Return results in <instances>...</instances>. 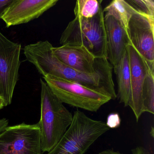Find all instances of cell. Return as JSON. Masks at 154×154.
Masks as SVG:
<instances>
[{"label":"cell","instance_id":"obj_1","mask_svg":"<svg viewBox=\"0 0 154 154\" xmlns=\"http://www.w3.org/2000/svg\"><path fill=\"white\" fill-rule=\"evenodd\" d=\"M52 44L48 41H39L23 48L26 60L35 66L43 77L54 76L77 83L100 91L111 98H117L112 77L113 67L93 74L81 72L61 62L54 54Z\"/></svg>","mask_w":154,"mask_h":154},{"label":"cell","instance_id":"obj_2","mask_svg":"<svg viewBox=\"0 0 154 154\" xmlns=\"http://www.w3.org/2000/svg\"><path fill=\"white\" fill-rule=\"evenodd\" d=\"M41 115L38 122L43 152L51 151L72 123L73 115L40 78Z\"/></svg>","mask_w":154,"mask_h":154},{"label":"cell","instance_id":"obj_3","mask_svg":"<svg viewBox=\"0 0 154 154\" xmlns=\"http://www.w3.org/2000/svg\"><path fill=\"white\" fill-rule=\"evenodd\" d=\"M62 45L85 47L96 57L107 58V44L102 8L89 18L75 17L61 35Z\"/></svg>","mask_w":154,"mask_h":154},{"label":"cell","instance_id":"obj_4","mask_svg":"<svg viewBox=\"0 0 154 154\" xmlns=\"http://www.w3.org/2000/svg\"><path fill=\"white\" fill-rule=\"evenodd\" d=\"M109 129L105 122L93 119L77 109L74 112L72 123L65 133L46 154H85Z\"/></svg>","mask_w":154,"mask_h":154},{"label":"cell","instance_id":"obj_5","mask_svg":"<svg viewBox=\"0 0 154 154\" xmlns=\"http://www.w3.org/2000/svg\"><path fill=\"white\" fill-rule=\"evenodd\" d=\"M43 78L61 102L72 107L96 112L112 100L109 96L100 91L77 83L50 75Z\"/></svg>","mask_w":154,"mask_h":154},{"label":"cell","instance_id":"obj_6","mask_svg":"<svg viewBox=\"0 0 154 154\" xmlns=\"http://www.w3.org/2000/svg\"><path fill=\"white\" fill-rule=\"evenodd\" d=\"M38 124L8 126L0 132V154H43Z\"/></svg>","mask_w":154,"mask_h":154},{"label":"cell","instance_id":"obj_7","mask_svg":"<svg viewBox=\"0 0 154 154\" xmlns=\"http://www.w3.org/2000/svg\"><path fill=\"white\" fill-rule=\"evenodd\" d=\"M21 45L8 39L0 31V97L5 107L11 104L19 80Z\"/></svg>","mask_w":154,"mask_h":154},{"label":"cell","instance_id":"obj_8","mask_svg":"<svg viewBox=\"0 0 154 154\" xmlns=\"http://www.w3.org/2000/svg\"><path fill=\"white\" fill-rule=\"evenodd\" d=\"M128 33L131 45L154 72V19L137 12L129 21Z\"/></svg>","mask_w":154,"mask_h":154},{"label":"cell","instance_id":"obj_9","mask_svg":"<svg viewBox=\"0 0 154 154\" xmlns=\"http://www.w3.org/2000/svg\"><path fill=\"white\" fill-rule=\"evenodd\" d=\"M52 51L65 64L84 73L100 72L112 67L107 58L95 57L83 46L53 47Z\"/></svg>","mask_w":154,"mask_h":154},{"label":"cell","instance_id":"obj_10","mask_svg":"<svg viewBox=\"0 0 154 154\" xmlns=\"http://www.w3.org/2000/svg\"><path fill=\"white\" fill-rule=\"evenodd\" d=\"M58 0H13L1 19L6 27L26 24L39 18L56 5Z\"/></svg>","mask_w":154,"mask_h":154},{"label":"cell","instance_id":"obj_11","mask_svg":"<svg viewBox=\"0 0 154 154\" xmlns=\"http://www.w3.org/2000/svg\"><path fill=\"white\" fill-rule=\"evenodd\" d=\"M130 68L131 99L128 106L133 111L137 122L143 112L142 88L149 67L143 57L131 45L127 46Z\"/></svg>","mask_w":154,"mask_h":154},{"label":"cell","instance_id":"obj_12","mask_svg":"<svg viewBox=\"0 0 154 154\" xmlns=\"http://www.w3.org/2000/svg\"><path fill=\"white\" fill-rule=\"evenodd\" d=\"M108 61L113 70L118 66L127 46L131 45L126 29L111 16H104Z\"/></svg>","mask_w":154,"mask_h":154},{"label":"cell","instance_id":"obj_13","mask_svg":"<svg viewBox=\"0 0 154 154\" xmlns=\"http://www.w3.org/2000/svg\"><path fill=\"white\" fill-rule=\"evenodd\" d=\"M118 82L117 98L125 107L128 106L131 99V81L128 54L126 48L118 66L114 70Z\"/></svg>","mask_w":154,"mask_h":154},{"label":"cell","instance_id":"obj_14","mask_svg":"<svg viewBox=\"0 0 154 154\" xmlns=\"http://www.w3.org/2000/svg\"><path fill=\"white\" fill-rule=\"evenodd\" d=\"M103 11L104 16H111L118 20L127 32L131 18L137 12L125 0H113L103 9Z\"/></svg>","mask_w":154,"mask_h":154},{"label":"cell","instance_id":"obj_15","mask_svg":"<svg viewBox=\"0 0 154 154\" xmlns=\"http://www.w3.org/2000/svg\"><path fill=\"white\" fill-rule=\"evenodd\" d=\"M143 112L154 114V72L149 69L142 88Z\"/></svg>","mask_w":154,"mask_h":154},{"label":"cell","instance_id":"obj_16","mask_svg":"<svg viewBox=\"0 0 154 154\" xmlns=\"http://www.w3.org/2000/svg\"><path fill=\"white\" fill-rule=\"evenodd\" d=\"M102 1L78 0L74 10L75 17L89 18L95 16L102 8Z\"/></svg>","mask_w":154,"mask_h":154},{"label":"cell","instance_id":"obj_17","mask_svg":"<svg viewBox=\"0 0 154 154\" xmlns=\"http://www.w3.org/2000/svg\"><path fill=\"white\" fill-rule=\"evenodd\" d=\"M126 1L140 14L154 19V1L153 0H127Z\"/></svg>","mask_w":154,"mask_h":154},{"label":"cell","instance_id":"obj_18","mask_svg":"<svg viewBox=\"0 0 154 154\" xmlns=\"http://www.w3.org/2000/svg\"><path fill=\"white\" fill-rule=\"evenodd\" d=\"M121 123L120 116L118 112H112L107 116L106 124L109 129L118 128Z\"/></svg>","mask_w":154,"mask_h":154},{"label":"cell","instance_id":"obj_19","mask_svg":"<svg viewBox=\"0 0 154 154\" xmlns=\"http://www.w3.org/2000/svg\"><path fill=\"white\" fill-rule=\"evenodd\" d=\"M12 1L13 0H0V19L2 18L4 11Z\"/></svg>","mask_w":154,"mask_h":154},{"label":"cell","instance_id":"obj_20","mask_svg":"<svg viewBox=\"0 0 154 154\" xmlns=\"http://www.w3.org/2000/svg\"><path fill=\"white\" fill-rule=\"evenodd\" d=\"M8 120L7 119H0V132L3 131L8 126Z\"/></svg>","mask_w":154,"mask_h":154},{"label":"cell","instance_id":"obj_21","mask_svg":"<svg viewBox=\"0 0 154 154\" xmlns=\"http://www.w3.org/2000/svg\"><path fill=\"white\" fill-rule=\"evenodd\" d=\"M98 154H122L119 151H115L113 149H107L102 150Z\"/></svg>","mask_w":154,"mask_h":154},{"label":"cell","instance_id":"obj_22","mask_svg":"<svg viewBox=\"0 0 154 154\" xmlns=\"http://www.w3.org/2000/svg\"><path fill=\"white\" fill-rule=\"evenodd\" d=\"M4 107H5V106L4 100L2 98L0 97V109H3Z\"/></svg>","mask_w":154,"mask_h":154}]
</instances>
